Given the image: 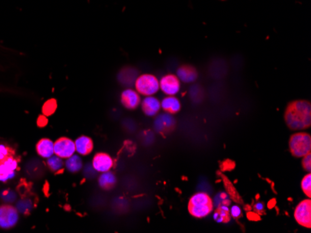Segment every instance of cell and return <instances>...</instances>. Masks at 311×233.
I'll list each match as a JSON object with an SVG mask.
<instances>
[{"label":"cell","instance_id":"cell-19","mask_svg":"<svg viewBox=\"0 0 311 233\" xmlns=\"http://www.w3.org/2000/svg\"><path fill=\"white\" fill-rule=\"evenodd\" d=\"M98 183L103 189L110 190V189L115 188V186L117 184V178H116L115 174L112 172H109V171L104 172L99 177Z\"/></svg>","mask_w":311,"mask_h":233},{"label":"cell","instance_id":"cell-23","mask_svg":"<svg viewBox=\"0 0 311 233\" xmlns=\"http://www.w3.org/2000/svg\"><path fill=\"white\" fill-rule=\"evenodd\" d=\"M214 218L218 222H228L230 217H229V210L227 206L222 204L217 208V211L214 214Z\"/></svg>","mask_w":311,"mask_h":233},{"label":"cell","instance_id":"cell-29","mask_svg":"<svg viewBox=\"0 0 311 233\" xmlns=\"http://www.w3.org/2000/svg\"><path fill=\"white\" fill-rule=\"evenodd\" d=\"M263 209H264V206H263V204L259 203V204H257V205H256V210L258 211V212L263 211Z\"/></svg>","mask_w":311,"mask_h":233},{"label":"cell","instance_id":"cell-1","mask_svg":"<svg viewBox=\"0 0 311 233\" xmlns=\"http://www.w3.org/2000/svg\"><path fill=\"white\" fill-rule=\"evenodd\" d=\"M284 120L291 130L299 131L311 127V102L304 99L290 102L285 110Z\"/></svg>","mask_w":311,"mask_h":233},{"label":"cell","instance_id":"cell-25","mask_svg":"<svg viewBox=\"0 0 311 233\" xmlns=\"http://www.w3.org/2000/svg\"><path fill=\"white\" fill-rule=\"evenodd\" d=\"M301 188L304 191V193L309 198L311 197V173H309L308 175H306L303 178L302 182H301Z\"/></svg>","mask_w":311,"mask_h":233},{"label":"cell","instance_id":"cell-9","mask_svg":"<svg viewBox=\"0 0 311 233\" xmlns=\"http://www.w3.org/2000/svg\"><path fill=\"white\" fill-rule=\"evenodd\" d=\"M159 89L168 96L176 95L181 89V81L174 74L164 75L159 81Z\"/></svg>","mask_w":311,"mask_h":233},{"label":"cell","instance_id":"cell-8","mask_svg":"<svg viewBox=\"0 0 311 233\" xmlns=\"http://www.w3.org/2000/svg\"><path fill=\"white\" fill-rule=\"evenodd\" d=\"M76 152L75 141L68 138H60L54 142V154L62 159L71 157Z\"/></svg>","mask_w":311,"mask_h":233},{"label":"cell","instance_id":"cell-24","mask_svg":"<svg viewBox=\"0 0 311 233\" xmlns=\"http://www.w3.org/2000/svg\"><path fill=\"white\" fill-rule=\"evenodd\" d=\"M56 108H57V102L54 99L47 100L45 104L43 105V108H42L44 116H52V114H54Z\"/></svg>","mask_w":311,"mask_h":233},{"label":"cell","instance_id":"cell-12","mask_svg":"<svg viewBox=\"0 0 311 233\" xmlns=\"http://www.w3.org/2000/svg\"><path fill=\"white\" fill-rule=\"evenodd\" d=\"M120 101L126 109L134 110L141 104V97L136 90L127 89L121 93Z\"/></svg>","mask_w":311,"mask_h":233},{"label":"cell","instance_id":"cell-11","mask_svg":"<svg viewBox=\"0 0 311 233\" xmlns=\"http://www.w3.org/2000/svg\"><path fill=\"white\" fill-rule=\"evenodd\" d=\"M92 166L97 172L104 173L112 169L114 162L109 154L104 153H96L92 160Z\"/></svg>","mask_w":311,"mask_h":233},{"label":"cell","instance_id":"cell-10","mask_svg":"<svg viewBox=\"0 0 311 233\" xmlns=\"http://www.w3.org/2000/svg\"><path fill=\"white\" fill-rule=\"evenodd\" d=\"M18 169V160L16 157H11L9 160L0 164V181L6 182L11 180Z\"/></svg>","mask_w":311,"mask_h":233},{"label":"cell","instance_id":"cell-6","mask_svg":"<svg viewBox=\"0 0 311 233\" xmlns=\"http://www.w3.org/2000/svg\"><path fill=\"white\" fill-rule=\"evenodd\" d=\"M294 218L300 226L310 229L311 228V199L303 200L294 210Z\"/></svg>","mask_w":311,"mask_h":233},{"label":"cell","instance_id":"cell-16","mask_svg":"<svg viewBox=\"0 0 311 233\" xmlns=\"http://www.w3.org/2000/svg\"><path fill=\"white\" fill-rule=\"evenodd\" d=\"M36 151L40 157L48 159L54 154V142L49 139H42L36 145Z\"/></svg>","mask_w":311,"mask_h":233},{"label":"cell","instance_id":"cell-4","mask_svg":"<svg viewBox=\"0 0 311 233\" xmlns=\"http://www.w3.org/2000/svg\"><path fill=\"white\" fill-rule=\"evenodd\" d=\"M134 85L138 93L146 97L153 96L159 90V81L155 75L149 73L139 75Z\"/></svg>","mask_w":311,"mask_h":233},{"label":"cell","instance_id":"cell-14","mask_svg":"<svg viewBox=\"0 0 311 233\" xmlns=\"http://www.w3.org/2000/svg\"><path fill=\"white\" fill-rule=\"evenodd\" d=\"M138 72L135 68L125 67L120 70L118 75V80L123 86H131L137 79Z\"/></svg>","mask_w":311,"mask_h":233},{"label":"cell","instance_id":"cell-20","mask_svg":"<svg viewBox=\"0 0 311 233\" xmlns=\"http://www.w3.org/2000/svg\"><path fill=\"white\" fill-rule=\"evenodd\" d=\"M66 169L71 173H78L82 169L83 162L78 155L73 154L71 157L67 158L65 162Z\"/></svg>","mask_w":311,"mask_h":233},{"label":"cell","instance_id":"cell-17","mask_svg":"<svg viewBox=\"0 0 311 233\" xmlns=\"http://www.w3.org/2000/svg\"><path fill=\"white\" fill-rule=\"evenodd\" d=\"M75 146L76 152H78L80 155L86 156L92 153L93 150V141L90 137L80 136L76 140Z\"/></svg>","mask_w":311,"mask_h":233},{"label":"cell","instance_id":"cell-22","mask_svg":"<svg viewBox=\"0 0 311 233\" xmlns=\"http://www.w3.org/2000/svg\"><path fill=\"white\" fill-rule=\"evenodd\" d=\"M15 150L7 144L0 143V164L15 156Z\"/></svg>","mask_w":311,"mask_h":233},{"label":"cell","instance_id":"cell-27","mask_svg":"<svg viewBox=\"0 0 311 233\" xmlns=\"http://www.w3.org/2000/svg\"><path fill=\"white\" fill-rule=\"evenodd\" d=\"M303 168L308 172L311 171V154L309 153L305 156H303L302 160Z\"/></svg>","mask_w":311,"mask_h":233},{"label":"cell","instance_id":"cell-13","mask_svg":"<svg viewBox=\"0 0 311 233\" xmlns=\"http://www.w3.org/2000/svg\"><path fill=\"white\" fill-rule=\"evenodd\" d=\"M161 109L160 101L153 96H147L142 101V110L147 116H155Z\"/></svg>","mask_w":311,"mask_h":233},{"label":"cell","instance_id":"cell-15","mask_svg":"<svg viewBox=\"0 0 311 233\" xmlns=\"http://www.w3.org/2000/svg\"><path fill=\"white\" fill-rule=\"evenodd\" d=\"M177 77L183 83H193L198 78V72L195 67L185 64L178 69Z\"/></svg>","mask_w":311,"mask_h":233},{"label":"cell","instance_id":"cell-7","mask_svg":"<svg viewBox=\"0 0 311 233\" xmlns=\"http://www.w3.org/2000/svg\"><path fill=\"white\" fill-rule=\"evenodd\" d=\"M176 125V121L173 116V115L170 114H160L155 119L154 122V128L157 133L161 135H168L171 133Z\"/></svg>","mask_w":311,"mask_h":233},{"label":"cell","instance_id":"cell-18","mask_svg":"<svg viewBox=\"0 0 311 233\" xmlns=\"http://www.w3.org/2000/svg\"><path fill=\"white\" fill-rule=\"evenodd\" d=\"M160 106L165 113L170 115H175L181 110V102L174 96H168L160 102Z\"/></svg>","mask_w":311,"mask_h":233},{"label":"cell","instance_id":"cell-5","mask_svg":"<svg viewBox=\"0 0 311 233\" xmlns=\"http://www.w3.org/2000/svg\"><path fill=\"white\" fill-rule=\"evenodd\" d=\"M18 210L10 205L0 206V228L9 230L18 223Z\"/></svg>","mask_w":311,"mask_h":233},{"label":"cell","instance_id":"cell-3","mask_svg":"<svg viewBox=\"0 0 311 233\" xmlns=\"http://www.w3.org/2000/svg\"><path fill=\"white\" fill-rule=\"evenodd\" d=\"M289 148L294 157H303L311 153V135L305 132H298L292 135L289 140Z\"/></svg>","mask_w":311,"mask_h":233},{"label":"cell","instance_id":"cell-26","mask_svg":"<svg viewBox=\"0 0 311 233\" xmlns=\"http://www.w3.org/2000/svg\"><path fill=\"white\" fill-rule=\"evenodd\" d=\"M190 96L193 100L200 101L202 99V90L199 86H194L190 90Z\"/></svg>","mask_w":311,"mask_h":233},{"label":"cell","instance_id":"cell-21","mask_svg":"<svg viewBox=\"0 0 311 233\" xmlns=\"http://www.w3.org/2000/svg\"><path fill=\"white\" fill-rule=\"evenodd\" d=\"M47 165L50 168V170L53 173H61L64 170V163L63 159L60 158L57 155H52L48 158Z\"/></svg>","mask_w":311,"mask_h":233},{"label":"cell","instance_id":"cell-2","mask_svg":"<svg viewBox=\"0 0 311 233\" xmlns=\"http://www.w3.org/2000/svg\"><path fill=\"white\" fill-rule=\"evenodd\" d=\"M212 210L213 202L210 195L205 192H199L194 194L188 202V211L194 217H205L210 215Z\"/></svg>","mask_w":311,"mask_h":233},{"label":"cell","instance_id":"cell-28","mask_svg":"<svg viewBox=\"0 0 311 233\" xmlns=\"http://www.w3.org/2000/svg\"><path fill=\"white\" fill-rule=\"evenodd\" d=\"M231 215L233 217H235V218H238V216H240L241 215V210H240V208L239 207H237V206H234V207H231Z\"/></svg>","mask_w":311,"mask_h":233}]
</instances>
